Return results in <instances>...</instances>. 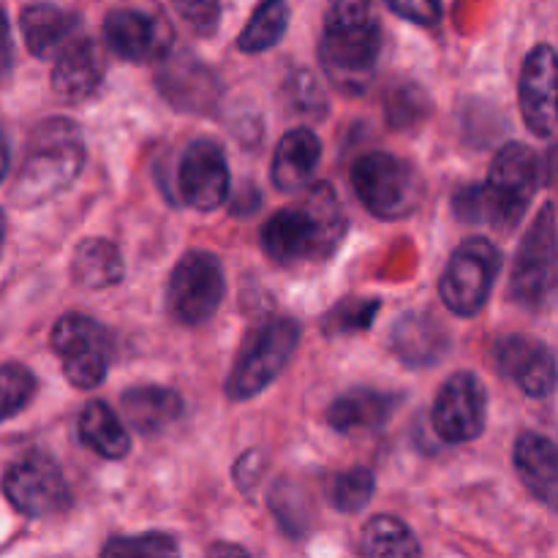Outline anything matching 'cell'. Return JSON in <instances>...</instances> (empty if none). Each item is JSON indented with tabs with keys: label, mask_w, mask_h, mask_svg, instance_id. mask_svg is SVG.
Returning <instances> with one entry per match:
<instances>
[{
	"label": "cell",
	"mask_w": 558,
	"mask_h": 558,
	"mask_svg": "<svg viewBox=\"0 0 558 558\" xmlns=\"http://www.w3.org/2000/svg\"><path fill=\"white\" fill-rule=\"evenodd\" d=\"M104 41L118 58L129 63L167 58L172 47V33L161 20L134 9H114L104 20Z\"/></svg>",
	"instance_id": "2e32d148"
},
{
	"label": "cell",
	"mask_w": 558,
	"mask_h": 558,
	"mask_svg": "<svg viewBox=\"0 0 558 558\" xmlns=\"http://www.w3.org/2000/svg\"><path fill=\"white\" fill-rule=\"evenodd\" d=\"M120 403H123V417L140 434H158L183 414V398L169 387H131L120 396Z\"/></svg>",
	"instance_id": "cb8c5ba5"
},
{
	"label": "cell",
	"mask_w": 558,
	"mask_h": 558,
	"mask_svg": "<svg viewBox=\"0 0 558 558\" xmlns=\"http://www.w3.org/2000/svg\"><path fill=\"white\" fill-rule=\"evenodd\" d=\"M229 163L227 153L216 140H194L185 147L178 167L180 199L199 213L221 207L229 196Z\"/></svg>",
	"instance_id": "4fadbf2b"
},
{
	"label": "cell",
	"mask_w": 558,
	"mask_h": 558,
	"mask_svg": "<svg viewBox=\"0 0 558 558\" xmlns=\"http://www.w3.org/2000/svg\"><path fill=\"white\" fill-rule=\"evenodd\" d=\"M322 158V142L311 129H292L281 136L272 156V185L283 194H294L308 185Z\"/></svg>",
	"instance_id": "44dd1931"
},
{
	"label": "cell",
	"mask_w": 558,
	"mask_h": 558,
	"mask_svg": "<svg viewBox=\"0 0 558 558\" xmlns=\"http://www.w3.org/2000/svg\"><path fill=\"white\" fill-rule=\"evenodd\" d=\"M180 20L199 38H210L221 25V3L218 0H172Z\"/></svg>",
	"instance_id": "e575fe53"
},
{
	"label": "cell",
	"mask_w": 558,
	"mask_h": 558,
	"mask_svg": "<svg viewBox=\"0 0 558 558\" xmlns=\"http://www.w3.org/2000/svg\"><path fill=\"white\" fill-rule=\"evenodd\" d=\"M25 47L36 58H58L74 38L82 36V20L54 5H27L20 16Z\"/></svg>",
	"instance_id": "ffe728a7"
},
{
	"label": "cell",
	"mask_w": 558,
	"mask_h": 558,
	"mask_svg": "<svg viewBox=\"0 0 558 558\" xmlns=\"http://www.w3.org/2000/svg\"><path fill=\"white\" fill-rule=\"evenodd\" d=\"M227 278L216 254L189 251L180 256L167 283V311L178 325L199 327L221 308Z\"/></svg>",
	"instance_id": "9c48e42d"
},
{
	"label": "cell",
	"mask_w": 558,
	"mask_h": 558,
	"mask_svg": "<svg viewBox=\"0 0 558 558\" xmlns=\"http://www.w3.org/2000/svg\"><path fill=\"white\" fill-rule=\"evenodd\" d=\"M360 554L365 556H420L417 537L392 515H374L360 534Z\"/></svg>",
	"instance_id": "83f0119b"
},
{
	"label": "cell",
	"mask_w": 558,
	"mask_h": 558,
	"mask_svg": "<svg viewBox=\"0 0 558 558\" xmlns=\"http://www.w3.org/2000/svg\"><path fill=\"white\" fill-rule=\"evenodd\" d=\"M36 396V376L25 365H0V423L20 414Z\"/></svg>",
	"instance_id": "f546056e"
},
{
	"label": "cell",
	"mask_w": 558,
	"mask_h": 558,
	"mask_svg": "<svg viewBox=\"0 0 558 558\" xmlns=\"http://www.w3.org/2000/svg\"><path fill=\"white\" fill-rule=\"evenodd\" d=\"M347 216L330 183H316L303 202L278 210L262 227V248L283 267L322 265L341 248Z\"/></svg>",
	"instance_id": "6da1fadb"
},
{
	"label": "cell",
	"mask_w": 558,
	"mask_h": 558,
	"mask_svg": "<svg viewBox=\"0 0 558 558\" xmlns=\"http://www.w3.org/2000/svg\"><path fill=\"white\" fill-rule=\"evenodd\" d=\"M494 365L529 398H548L558 385L556 354L539 338L521 336V332L496 338Z\"/></svg>",
	"instance_id": "9a60e30c"
},
{
	"label": "cell",
	"mask_w": 558,
	"mask_h": 558,
	"mask_svg": "<svg viewBox=\"0 0 558 558\" xmlns=\"http://www.w3.org/2000/svg\"><path fill=\"white\" fill-rule=\"evenodd\" d=\"M352 189L371 216L381 221H398L417 210L423 183L403 158L390 153H365L352 163Z\"/></svg>",
	"instance_id": "52a82bcc"
},
{
	"label": "cell",
	"mask_w": 558,
	"mask_h": 558,
	"mask_svg": "<svg viewBox=\"0 0 558 558\" xmlns=\"http://www.w3.org/2000/svg\"><path fill=\"white\" fill-rule=\"evenodd\" d=\"M510 300L521 308L539 311L550 308L558 294V227L556 207L545 205L532 221L529 232L518 245L515 265L510 272Z\"/></svg>",
	"instance_id": "8992f818"
},
{
	"label": "cell",
	"mask_w": 558,
	"mask_h": 558,
	"mask_svg": "<svg viewBox=\"0 0 558 558\" xmlns=\"http://www.w3.org/2000/svg\"><path fill=\"white\" fill-rule=\"evenodd\" d=\"M259 474H262V456H259V450L245 452V456L240 458L238 463H234V483H238L243 490L254 488L256 480H259Z\"/></svg>",
	"instance_id": "8d00e7d4"
},
{
	"label": "cell",
	"mask_w": 558,
	"mask_h": 558,
	"mask_svg": "<svg viewBox=\"0 0 558 558\" xmlns=\"http://www.w3.org/2000/svg\"><path fill=\"white\" fill-rule=\"evenodd\" d=\"M104 556L112 558H147V556H172L178 554V539L172 534L150 532L136 537H114L101 548Z\"/></svg>",
	"instance_id": "d6a6232c"
},
{
	"label": "cell",
	"mask_w": 558,
	"mask_h": 558,
	"mask_svg": "<svg viewBox=\"0 0 558 558\" xmlns=\"http://www.w3.org/2000/svg\"><path fill=\"white\" fill-rule=\"evenodd\" d=\"M289 27V0H262L245 22L238 38V49L245 54L267 52L283 38Z\"/></svg>",
	"instance_id": "4316f807"
},
{
	"label": "cell",
	"mask_w": 558,
	"mask_h": 558,
	"mask_svg": "<svg viewBox=\"0 0 558 558\" xmlns=\"http://www.w3.org/2000/svg\"><path fill=\"white\" fill-rule=\"evenodd\" d=\"M11 52H14V47H11L9 20H5L3 9H0V80H3V76L9 74V69H11Z\"/></svg>",
	"instance_id": "f35d334b"
},
{
	"label": "cell",
	"mask_w": 558,
	"mask_h": 558,
	"mask_svg": "<svg viewBox=\"0 0 558 558\" xmlns=\"http://www.w3.org/2000/svg\"><path fill=\"white\" fill-rule=\"evenodd\" d=\"M3 243H5V218H3V210H0V251H3Z\"/></svg>",
	"instance_id": "60d3db41"
},
{
	"label": "cell",
	"mask_w": 558,
	"mask_h": 558,
	"mask_svg": "<svg viewBox=\"0 0 558 558\" xmlns=\"http://www.w3.org/2000/svg\"><path fill=\"white\" fill-rule=\"evenodd\" d=\"M518 104L534 136L545 140L558 129V52L550 44H537L523 60Z\"/></svg>",
	"instance_id": "5bb4252c"
},
{
	"label": "cell",
	"mask_w": 558,
	"mask_h": 558,
	"mask_svg": "<svg viewBox=\"0 0 558 558\" xmlns=\"http://www.w3.org/2000/svg\"><path fill=\"white\" fill-rule=\"evenodd\" d=\"M123 256L112 240L87 238L82 240L71 256V278L80 289H109L123 281Z\"/></svg>",
	"instance_id": "d4e9b609"
},
{
	"label": "cell",
	"mask_w": 558,
	"mask_h": 558,
	"mask_svg": "<svg viewBox=\"0 0 558 558\" xmlns=\"http://www.w3.org/2000/svg\"><path fill=\"white\" fill-rule=\"evenodd\" d=\"M3 494L16 512L49 518L71 507V490L58 463L47 456H25L5 472Z\"/></svg>",
	"instance_id": "7c38bea8"
},
{
	"label": "cell",
	"mask_w": 558,
	"mask_h": 558,
	"mask_svg": "<svg viewBox=\"0 0 558 558\" xmlns=\"http://www.w3.org/2000/svg\"><path fill=\"white\" fill-rule=\"evenodd\" d=\"M158 87L172 107L185 112H207L218 96L216 76L189 54L185 60H172V54H167L163 69L158 71Z\"/></svg>",
	"instance_id": "d6986e66"
},
{
	"label": "cell",
	"mask_w": 558,
	"mask_h": 558,
	"mask_svg": "<svg viewBox=\"0 0 558 558\" xmlns=\"http://www.w3.org/2000/svg\"><path fill=\"white\" fill-rule=\"evenodd\" d=\"M300 343V325L292 316H272L248 332L227 379L229 401H248L272 385Z\"/></svg>",
	"instance_id": "5b68a950"
},
{
	"label": "cell",
	"mask_w": 558,
	"mask_h": 558,
	"mask_svg": "<svg viewBox=\"0 0 558 558\" xmlns=\"http://www.w3.org/2000/svg\"><path fill=\"white\" fill-rule=\"evenodd\" d=\"M80 430L82 445L90 447L96 456L107 458V461H118L125 458L131 450V436L125 430L123 420L118 417L112 407H107L104 401H90L80 414Z\"/></svg>",
	"instance_id": "484cf974"
},
{
	"label": "cell",
	"mask_w": 558,
	"mask_h": 558,
	"mask_svg": "<svg viewBox=\"0 0 558 558\" xmlns=\"http://www.w3.org/2000/svg\"><path fill=\"white\" fill-rule=\"evenodd\" d=\"M398 16L414 22V25H439L441 3L439 0H385Z\"/></svg>",
	"instance_id": "d590c367"
},
{
	"label": "cell",
	"mask_w": 558,
	"mask_h": 558,
	"mask_svg": "<svg viewBox=\"0 0 558 558\" xmlns=\"http://www.w3.org/2000/svg\"><path fill=\"white\" fill-rule=\"evenodd\" d=\"M501 270V254L488 238H466L447 262L439 294L447 308L461 319L480 314L494 292Z\"/></svg>",
	"instance_id": "ba28073f"
},
{
	"label": "cell",
	"mask_w": 558,
	"mask_h": 558,
	"mask_svg": "<svg viewBox=\"0 0 558 558\" xmlns=\"http://www.w3.org/2000/svg\"><path fill=\"white\" fill-rule=\"evenodd\" d=\"M390 347L407 365L423 368L436 363L450 347L445 327L430 314H403L392 327Z\"/></svg>",
	"instance_id": "7402d4cb"
},
{
	"label": "cell",
	"mask_w": 558,
	"mask_h": 558,
	"mask_svg": "<svg viewBox=\"0 0 558 558\" xmlns=\"http://www.w3.org/2000/svg\"><path fill=\"white\" fill-rule=\"evenodd\" d=\"M376 477L368 466H352L347 472H338L336 477L327 483V499L338 512H363L368 501L374 499Z\"/></svg>",
	"instance_id": "f1b7e54d"
},
{
	"label": "cell",
	"mask_w": 558,
	"mask_h": 558,
	"mask_svg": "<svg viewBox=\"0 0 558 558\" xmlns=\"http://www.w3.org/2000/svg\"><path fill=\"white\" fill-rule=\"evenodd\" d=\"M515 472L529 494L558 512V447L548 436L523 430L512 450Z\"/></svg>",
	"instance_id": "ac0fdd59"
},
{
	"label": "cell",
	"mask_w": 558,
	"mask_h": 558,
	"mask_svg": "<svg viewBox=\"0 0 558 558\" xmlns=\"http://www.w3.org/2000/svg\"><path fill=\"white\" fill-rule=\"evenodd\" d=\"M9 145H5L3 134H0V183H3L5 172H9Z\"/></svg>",
	"instance_id": "ab89813d"
},
{
	"label": "cell",
	"mask_w": 558,
	"mask_h": 558,
	"mask_svg": "<svg viewBox=\"0 0 558 558\" xmlns=\"http://www.w3.org/2000/svg\"><path fill=\"white\" fill-rule=\"evenodd\" d=\"M294 87H298V93H294V104H298V109H303V112H311V109H319L322 107V90L311 93L316 87V80L311 74H300L294 76Z\"/></svg>",
	"instance_id": "74e56055"
},
{
	"label": "cell",
	"mask_w": 558,
	"mask_h": 558,
	"mask_svg": "<svg viewBox=\"0 0 558 558\" xmlns=\"http://www.w3.org/2000/svg\"><path fill=\"white\" fill-rule=\"evenodd\" d=\"M537 189V153L521 142H510L496 153L483 185H466L452 196V213L463 223H488L499 232H512L526 216Z\"/></svg>",
	"instance_id": "7a4b0ae2"
},
{
	"label": "cell",
	"mask_w": 558,
	"mask_h": 558,
	"mask_svg": "<svg viewBox=\"0 0 558 558\" xmlns=\"http://www.w3.org/2000/svg\"><path fill=\"white\" fill-rule=\"evenodd\" d=\"M488 420V392L472 371H458L436 392L430 425L447 445H466L483 436Z\"/></svg>",
	"instance_id": "8fae6325"
},
{
	"label": "cell",
	"mask_w": 558,
	"mask_h": 558,
	"mask_svg": "<svg viewBox=\"0 0 558 558\" xmlns=\"http://www.w3.org/2000/svg\"><path fill=\"white\" fill-rule=\"evenodd\" d=\"M381 54V20L374 0H330L319 58L327 80L343 93H363Z\"/></svg>",
	"instance_id": "3957f363"
},
{
	"label": "cell",
	"mask_w": 558,
	"mask_h": 558,
	"mask_svg": "<svg viewBox=\"0 0 558 558\" xmlns=\"http://www.w3.org/2000/svg\"><path fill=\"white\" fill-rule=\"evenodd\" d=\"M52 349L63 363V374L76 390H93L109 374L112 341L96 319L85 314L60 316L52 327Z\"/></svg>",
	"instance_id": "30bf717a"
},
{
	"label": "cell",
	"mask_w": 558,
	"mask_h": 558,
	"mask_svg": "<svg viewBox=\"0 0 558 558\" xmlns=\"http://www.w3.org/2000/svg\"><path fill=\"white\" fill-rule=\"evenodd\" d=\"M104 80V58L96 41L87 36L74 38L52 65V93L69 104L87 101L96 96Z\"/></svg>",
	"instance_id": "e0dca14e"
},
{
	"label": "cell",
	"mask_w": 558,
	"mask_h": 558,
	"mask_svg": "<svg viewBox=\"0 0 558 558\" xmlns=\"http://www.w3.org/2000/svg\"><path fill=\"white\" fill-rule=\"evenodd\" d=\"M85 167V142L65 118L44 120L33 129L25 161L11 189L16 207H36L58 196L80 178Z\"/></svg>",
	"instance_id": "277c9868"
},
{
	"label": "cell",
	"mask_w": 558,
	"mask_h": 558,
	"mask_svg": "<svg viewBox=\"0 0 558 558\" xmlns=\"http://www.w3.org/2000/svg\"><path fill=\"white\" fill-rule=\"evenodd\" d=\"M223 550H227V554H245L243 548H213V554H223Z\"/></svg>",
	"instance_id": "b9f144b4"
},
{
	"label": "cell",
	"mask_w": 558,
	"mask_h": 558,
	"mask_svg": "<svg viewBox=\"0 0 558 558\" xmlns=\"http://www.w3.org/2000/svg\"><path fill=\"white\" fill-rule=\"evenodd\" d=\"M398 407L396 396L376 390H352L336 398L327 409V423L338 434H368L379 430Z\"/></svg>",
	"instance_id": "603a6c76"
},
{
	"label": "cell",
	"mask_w": 558,
	"mask_h": 558,
	"mask_svg": "<svg viewBox=\"0 0 558 558\" xmlns=\"http://www.w3.org/2000/svg\"><path fill=\"white\" fill-rule=\"evenodd\" d=\"M430 112L428 96L420 90L417 85H403L392 90L385 101L387 123L392 129H412V125L423 123Z\"/></svg>",
	"instance_id": "1f68e13d"
},
{
	"label": "cell",
	"mask_w": 558,
	"mask_h": 558,
	"mask_svg": "<svg viewBox=\"0 0 558 558\" xmlns=\"http://www.w3.org/2000/svg\"><path fill=\"white\" fill-rule=\"evenodd\" d=\"M270 507L272 512H276L278 526H281L283 532H289L292 537H303L311 521V510L308 505H305L303 490L294 488L292 483H278L276 488H272Z\"/></svg>",
	"instance_id": "4dcf8cb0"
},
{
	"label": "cell",
	"mask_w": 558,
	"mask_h": 558,
	"mask_svg": "<svg viewBox=\"0 0 558 558\" xmlns=\"http://www.w3.org/2000/svg\"><path fill=\"white\" fill-rule=\"evenodd\" d=\"M379 300H347L338 305L325 319L327 336H343V332H357L374 325V316L379 311Z\"/></svg>",
	"instance_id": "836d02e7"
}]
</instances>
